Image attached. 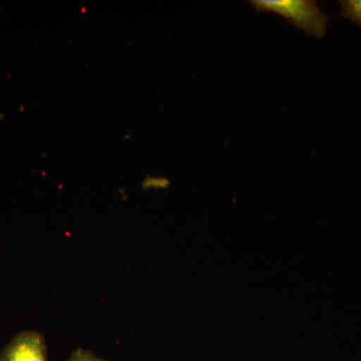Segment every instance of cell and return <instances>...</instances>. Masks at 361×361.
Wrapping results in <instances>:
<instances>
[{
	"mask_svg": "<svg viewBox=\"0 0 361 361\" xmlns=\"http://www.w3.org/2000/svg\"><path fill=\"white\" fill-rule=\"evenodd\" d=\"M249 4L259 13L283 16L308 35L322 39L326 33L329 18L312 0H251Z\"/></svg>",
	"mask_w": 361,
	"mask_h": 361,
	"instance_id": "1",
	"label": "cell"
},
{
	"mask_svg": "<svg viewBox=\"0 0 361 361\" xmlns=\"http://www.w3.org/2000/svg\"><path fill=\"white\" fill-rule=\"evenodd\" d=\"M0 361H49L44 336L37 331L16 334L0 353Z\"/></svg>",
	"mask_w": 361,
	"mask_h": 361,
	"instance_id": "2",
	"label": "cell"
},
{
	"mask_svg": "<svg viewBox=\"0 0 361 361\" xmlns=\"http://www.w3.org/2000/svg\"><path fill=\"white\" fill-rule=\"evenodd\" d=\"M341 16L361 26V0H342Z\"/></svg>",
	"mask_w": 361,
	"mask_h": 361,
	"instance_id": "3",
	"label": "cell"
},
{
	"mask_svg": "<svg viewBox=\"0 0 361 361\" xmlns=\"http://www.w3.org/2000/svg\"><path fill=\"white\" fill-rule=\"evenodd\" d=\"M66 361H106L97 357L94 353L89 350H85L82 348H78L71 353L70 357Z\"/></svg>",
	"mask_w": 361,
	"mask_h": 361,
	"instance_id": "4",
	"label": "cell"
}]
</instances>
